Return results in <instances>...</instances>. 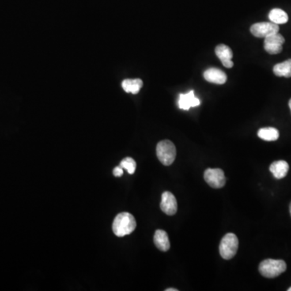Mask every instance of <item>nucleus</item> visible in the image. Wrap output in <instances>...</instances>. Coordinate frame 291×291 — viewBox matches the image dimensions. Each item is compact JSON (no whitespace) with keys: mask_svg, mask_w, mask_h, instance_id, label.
Returning <instances> with one entry per match:
<instances>
[{"mask_svg":"<svg viewBox=\"0 0 291 291\" xmlns=\"http://www.w3.org/2000/svg\"><path fill=\"white\" fill-rule=\"evenodd\" d=\"M137 227L136 220L131 213L123 212L116 216L113 224V232L118 237H123L134 232Z\"/></svg>","mask_w":291,"mask_h":291,"instance_id":"f257e3e1","label":"nucleus"},{"mask_svg":"<svg viewBox=\"0 0 291 291\" xmlns=\"http://www.w3.org/2000/svg\"><path fill=\"white\" fill-rule=\"evenodd\" d=\"M286 263L282 260H265L259 265V271L263 277L274 278L286 270Z\"/></svg>","mask_w":291,"mask_h":291,"instance_id":"f03ea898","label":"nucleus"},{"mask_svg":"<svg viewBox=\"0 0 291 291\" xmlns=\"http://www.w3.org/2000/svg\"><path fill=\"white\" fill-rule=\"evenodd\" d=\"M156 155L162 164L169 166L175 161L176 156V149L173 142L169 140H164L157 144Z\"/></svg>","mask_w":291,"mask_h":291,"instance_id":"7ed1b4c3","label":"nucleus"},{"mask_svg":"<svg viewBox=\"0 0 291 291\" xmlns=\"http://www.w3.org/2000/svg\"><path fill=\"white\" fill-rule=\"evenodd\" d=\"M239 247V239L233 233H228L222 239L220 253L225 260H231L235 257Z\"/></svg>","mask_w":291,"mask_h":291,"instance_id":"20e7f679","label":"nucleus"},{"mask_svg":"<svg viewBox=\"0 0 291 291\" xmlns=\"http://www.w3.org/2000/svg\"><path fill=\"white\" fill-rule=\"evenodd\" d=\"M204 179L213 189H221L225 186V175L224 171L220 168H208L205 170Z\"/></svg>","mask_w":291,"mask_h":291,"instance_id":"39448f33","label":"nucleus"},{"mask_svg":"<svg viewBox=\"0 0 291 291\" xmlns=\"http://www.w3.org/2000/svg\"><path fill=\"white\" fill-rule=\"evenodd\" d=\"M250 31L256 38H265L279 32V26L273 22L257 23L251 25Z\"/></svg>","mask_w":291,"mask_h":291,"instance_id":"423d86ee","label":"nucleus"},{"mask_svg":"<svg viewBox=\"0 0 291 291\" xmlns=\"http://www.w3.org/2000/svg\"><path fill=\"white\" fill-rule=\"evenodd\" d=\"M285 43V38L281 34H272L265 38L264 47L266 52L270 54H277L282 51V45Z\"/></svg>","mask_w":291,"mask_h":291,"instance_id":"0eeeda50","label":"nucleus"},{"mask_svg":"<svg viewBox=\"0 0 291 291\" xmlns=\"http://www.w3.org/2000/svg\"><path fill=\"white\" fill-rule=\"evenodd\" d=\"M160 208L162 211L168 215H174L177 211V202L175 199V196L170 192H164L162 194L161 203Z\"/></svg>","mask_w":291,"mask_h":291,"instance_id":"6e6552de","label":"nucleus"},{"mask_svg":"<svg viewBox=\"0 0 291 291\" xmlns=\"http://www.w3.org/2000/svg\"><path fill=\"white\" fill-rule=\"evenodd\" d=\"M204 79L207 82L212 83L215 84H224L227 82L228 76L226 75L225 72L217 69V68H209L207 70H205L203 74Z\"/></svg>","mask_w":291,"mask_h":291,"instance_id":"1a4fd4ad","label":"nucleus"},{"mask_svg":"<svg viewBox=\"0 0 291 291\" xmlns=\"http://www.w3.org/2000/svg\"><path fill=\"white\" fill-rule=\"evenodd\" d=\"M215 54L225 67L232 68L234 66L232 62L233 52L229 46L224 44L219 45L215 48Z\"/></svg>","mask_w":291,"mask_h":291,"instance_id":"9d476101","label":"nucleus"},{"mask_svg":"<svg viewBox=\"0 0 291 291\" xmlns=\"http://www.w3.org/2000/svg\"><path fill=\"white\" fill-rule=\"evenodd\" d=\"M200 104L201 101L198 97H196L194 91L179 95L178 104L180 110H189L191 107H198Z\"/></svg>","mask_w":291,"mask_h":291,"instance_id":"9b49d317","label":"nucleus"},{"mask_svg":"<svg viewBox=\"0 0 291 291\" xmlns=\"http://www.w3.org/2000/svg\"><path fill=\"white\" fill-rule=\"evenodd\" d=\"M269 170L276 179H282L287 175L289 164L285 160H278L273 162L269 167Z\"/></svg>","mask_w":291,"mask_h":291,"instance_id":"f8f14e48","label":"nucleus"},{"mask_svg":"<svg viewBox=\"0 0 291 291\" xmlns=\"http://www.w3.org/2000/svg\"><path fill=\"white\" fill-rule=\"evenodd\" d=\"M154 242L156 247L162 251H167L170 248V241L167 232L163 230H157L155 236H154Z\"/></svg>","mask_w":291,"mask_h":291,"instance_id":"ddd939ff","label":"nucleus"},{"mask_svg":"<svg viewBox=\"0 0 291 291\" xmlns=\"http://www.w3.org/2000/svg\"><path fill=\"white\" fill-rule=\"evenodd\" d=\"M122 85V88L127 93L138 94L142 88L143 82L140 79H134V80L127 79L124 80Z\"/></svg>","mask_w":291,"mask_h":291,"instance_id":"4468645a","label":"nucleus"},{"mask_svg":"<svg viewBox=\"0 0 291 291\" xmlns=\"http://www.w3.org/2000/svg\"><path fill=\"white\" fill-rule=\"evenodd\" d=\"M258 135L262 140L268 141V142H272V141H276V140L278 139V138H279V131L276 128H262V129H260L258 130Z\"/></svg>","mask_w":291,"mask_h":291,"instance_id":"2eb2a0df","label":"nucleus"},{"mask_svg":"<svg viewBox=\"0 0 291 291\" xmlns=\"http://www.w3.org/2000/svg\"><path fill=\"white\" fill-rule=\"evenodd\" d=\"M273 73L278 77H291V59L286 60L285 62L276 64L273 66Z\"/></svg>","mask_w":291,"mask_h":291,"instance_id":"dca6fc26","label":"nucleus"},{"mask_svg":"<svg viewBox=\"0 0 291 291\" xmlns=\"http://www.w3.org/2000/svg\"><path fill=\"white\" fill-rule=\"evenodd\" d=\"M269 20L271 22L276 24H283L287 23L289 17L286 12L281 10L280 8H274L273 10L270 11L269 14Z\"/></svg>","mask_w":291,"mask_h":291,"instance_id":"f3484780","label":"nucleus"},{"mask_svg":"<svg viewBox=\"0 0 291 291\" xmlns=\"http://www.w3.org/2000/svg\"><path fill=\"white\" fill-rule=\"evenodd\" d=\"M120 166H121L122 168H124V169L127 170L128 173L132 175V174H134V172H135L137 164H136V162L134 161V159L127 157L125 158V159L121 162Z\"/></svg>","mask_w":291,"mask_h":291,"instance_id":"a211bd4d","label":"nucleus"},{"mask_svg":"<svg viewBox=\"0 0 291 291\" xmlns=\"http://www.w3.org/2000/svg\"><path fill=\"white\" fill-rule=\"evenodd\" d=\"M123 168L120 165L114 169V176H116V177L122 176V175H123Z\"/></svg>","mask_w":291,"mask_h":291,"instance_id":"6ab92c4d","label":"nucleus"},{"mask_svg":"<svg viewBox=\"0 0 291 291\" xmlns=\"http://www.w3.org/2000/svg\"><path fill=\"white\" fill-rule=\"evenodd\" d=\"M178 289H175V288H168V289H166V291H177Z\"/></svg>","mask_w":291,"mask_h":291,"instance_id":"aec40b11","label":"nucleus"},{"mask_svg":"<svg viewBox=\"0 0 291 291\" xmlns=\"http://www.w3.org/2000/svg\"><path fill=\"white\" fill-rule=\"evenodd\" d=\"M289 108H290V111H291V99H290V100H289Z\"/></svg>","mask_w":291,"mask_h":291,"instance_id":"412c9836","label":"nucleus"},{"mask_svg":"<svg viewBox=\"0 0 291 291\" xmlns=\"http://www.w3.org/2000/svg\"><path fill=\"white\" fill-rule=\"evenodd\" d=\"M289 213H290L291 215V202L290 204H289Z\"/></svg>","mask_w":291,"mask_h":291,"instance_id":"4be33fe9","label":"nucleus"},{"mask_svg":"<svg viewBox=\"0 0 291 291\" xmlns=\"http://www.w3.org/2000/svg\"><path fill=\"white\" fill-rule=\"evenodd\" d=\"M288 291H291V287L289 288V289H288Z\"/></svg>","mask_w":291,"mask_h":291,"instance_id":"5701e85b","label":"nucleus"}]
</instances>
